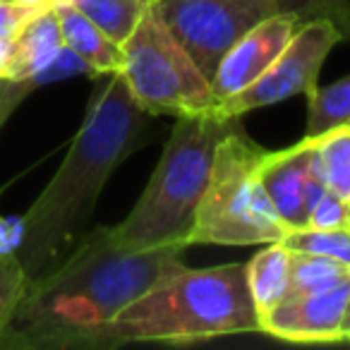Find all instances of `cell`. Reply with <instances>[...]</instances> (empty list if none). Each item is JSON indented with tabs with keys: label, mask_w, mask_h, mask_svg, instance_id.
Returning a JSON list of instances; mask_svg holds the SVG:
<instances>
[{
	"label": "cell",
	"mask_w": 350,
	"mask_h": 350,
	"mask_svg": "<svg viewBox=\"0 0 350 350\" xmlns=\"http://www.w3.org/2000/svg\"><path fill=\"white\" fill-rule=\"evenodd\" d=\"M187 247L120 250L108 226L92 228L41 276L31 278L0 348L82 350L92 331L146 293Z\"/></svg>",
	"instance_id": "obj_1"
},
{
	"label": "cell",
	"mask_w": 350,
	"mask_h": 350,
	"mask_svg": "<svg viewBox=\"0 0 350 350\" xmlns=\"http://www.w3.org/2000/svg\"><path fill=\"white\" fill-rule=\"evenodd\" d=\"M103 77L63 163L20 221L15 254L29 281L53 269L77 245L108 178L146 139L154 116L135 101L120 72Z\"/></svg>",
	"instance_id": "obj_2"
},
{
	"label": "cell",
	"mask_w": 350,
	"mask_h": 350,
	"mask_svg": "<svg viewBox=\"0 0 350 350\" xmlns=\"http://www.w3.org/2000/svg\"><path fill=\"white\" fill-rule=\"evenodd\" d=\"M262 334L245 264L170 267L146 293L87 336L82 350L127 343H197L219 336Z\"/></svg>",
	"instance_id": "obj_3"
},
{
	"label": "cell",
	"mask_w": 350,
	"mask_h": 350,
	"mask_svg": "<svg viewBox=\"0 0 350 350\" xmlns=\"http://www.w3.org/2000/svg\"><path fill=\"white\" fill-rule=\"evenodd\" d=\"M240 122L216 108L178 116L161 159L132 211L111 228L120 250L144 252L159 247H190V233L204 197L219 142Z\"/></svg>",
	"instance_id": "obj_4"
},
{
	"label": "cell",
	"mask_w": 350,
	"mask_h": 350,
	"mask_svg": "<svg viewBox=\"0 0 350 350\" xmlns=\"http://www.w3.org/2000/svg\"><path fill=\"white\" fill-rule=\"evenodd\" d=\"M264 151L240 122L219 142L190 245H267L288 233L259 185Z\"/></svg>",
	"instance_id": "obj_5"
},
{
	"label": "cell",
	"mask_w": 350,
	"mask_h": 350,
	"mask_svg": "<svg viewBox=\"0 0 350 350\" xmlns=\"http://www.w3.org/2000/svg\"><path fill=\"white\" fill-rule=\"evenodd\" d=\"M120 75L135 101L154 118L192 116L216 108L211 82L170 34L154 5L122 44Z\"/></svg>",
	"instance_id": "obj_6"
},
{
	"label": "cell",
	"mask_w": 350,
	"mask_h": 350,
	"mask_svg": "<svg viewBox=\"0 0 350 350\" xmlns=\"http://www.w3.org/2000/svg\"><path fill=\"white\" fill-rule=\"evenodd\" d=\"M154 10L209 82L240 36L283 12L276 0H154Z\"/></svg>",
	"instance_id": "obj_7"
},
{
	"label": "cell",
	"mask_w": 350,
	"mask_h": 350,
	"mask_svg": "<svg viewBox=\"0 0 350 350\" xmlns=\"http://www.w3.org/2000/svg\"><path fill=\"white\" fill-rule=\"evenodd\" d=\"M343 34L329 20H307L295 29L286 49L257 77L247 89L226 98L216 106V113L224 118H243L245 113L264 106L281 103L297 94H312L319 87V72L324 60L340 44Z\"/></svg>",
	"instance_id": "obj_8"
},
{
	"label": "cell",
	"mask_w": 350,
	"mask_h": 350,
	"mask_svg": "<svg viewBox=\"0 0 350 350\" xmlns=\"http://www.w3.org/2000/svg\"><path fill=\"white\" fill-rule=\"evenodd\" d=\"M350 281L324 291L288 295L283 302L259 314L262 334L293 343H336L340 340Z\"/></svg>",
	"instance_id": "obj_9"
},
{
	"label": "cell",
	"mask_w": 350,
	"mask_h": 350,
	"mask_svg": "<svg viewBox=\"0 0 350 350\" xmlns=\"http://www.w3.org/2000/svg\"><path fill=\"white\" fill-rule=\"evenodd\" d=\"M302 22L305 20H300L295 12H278L240 36L228 49V53L221 58L211 77L216 106L247 89L257 77H262L269 65L281 55V51L286 49V44Z\"/></svg>",
	"instance_id": "obj_10"
},
{
	"label": "cell",
	"mask_w": 350,
	"mask_h": 350,
	"mask_svg": "<svg viewBox=\"0 0 350 350\" xmlns=\"http://www.w3.org/2000/svg\"><path fill=\"white\" fill-rule=\"evenodd\" d=\"M317 168L314 139L302 137L281 151H264L257 178L286 230L307 226V187Z\"/></svg>",
	"instance_id": "obj_11"
},
{
	"label": "cell",
	"mask_w": 350,
	"mask_h": 350,
	"mask_svg": "<svg viewBox=\"0 0 350 350\" xmlns=\"http://www.w3.org/2000/svg\"><path fill=\"white\" fill-rule=\"evenodd\" d=\"M53 10H55V17H58L63 44L89 65L94 77L120 72V68H122L120 44H116L111 36L103 34L82 10H77V8L70 3V0H55Z\"/></svg>",
	"instance_id": "obj_12"
},
{
	"label": "cell",
	"mask_w": 350,
	"mask_h": 350,
	"mask_svg": "<svg viewBox=\"0 0 350 350\" xmlns=\"http://www.w3.org/2000/svg\"><path fill=\"white\" fill-rule=\"evenodd\" d=\"M245 273L257 314H264L291 293V252L281 243H267L245 264Z\"/></svg>",
	"instance_id": "obj_13"
},
{
	"label": "cell",
	"mask_w": 350,
	"mask_h": 350,
	"mask_svg": "<svg viewBox=\"0 0 350 350\" xmlns=\"http://www.w3.org/2000/svg\"><path fill=\"white\" fill-rule=\"evenodd\" d=\"M70 3L120 46L130 39L142 17L154 5V0H70Z\"/></svg>",
	"instance_id": "obj_14"
},
{
	"label": "cell",
	"mask_w": 350,
	"mask_h": 350,
	"mask_svg": "<svg viewBox=\"0 0 350 350\" xmlns=\"http://www.w3.org/2000/svg\"><path fill=\"white\" fill-rule=\"evenodd\" d=\"M312 139L326 187L350 200V125L331 127Z\"/></svg>",
	"instance_id": "obj_15"
},
{
	"label": "cell",
	"mask_w": 350,
	"mask_h": 350,
	"mask_svg": "<svg viewBox=\"0 0 350 350\" xmlns=\"http://www.w3.org/2000/svg\"><path fill=\"white\" fill-rule=\"evenodd\" d=\"M338 125H350V75L307 94L305 137H317Z\"/></svg>",
	"instance_id": "obj_16"
},
{
	"label": "cell",
	"mask_w": 350,
	"mask_h": 350,
	"mask_svg": "<svg viewBox=\"0 0 350 350\" xmlns=\"http://www.w3.org/2000/svg\"><path fill=\"white\" fill-rule=\"evenodd\" d=\"M343 281H350V264L321 257V254L291 252V293L288 295L324 291Z\"/></svg>",
	"instance_id": "obj_17"
},
{
	"label": "cell",
	"mask_w": 350,
	"mask_h": 350,
	"mask_svg": "<svg viewBox=\"0 0 350 350\" xmlns=\"http://www.w3.org/2000/svg\"><path fill=\"white\" fill-rule=\"evenodd\" d=\"M278 243L291 252H310L321 257L338 259L350 264V230H329V228H295L288 230Z\"/></svg>",
	"instance_id": "obj_18"
},
{
	"label": "cell",
	"mask_w": 350,
	"mask_h": 350,
	"mask_svg": "<svg viewBox=\"0 0 350 350\" xmlns=\"http://www.w3.org/2000/svg\"><path fill=\"white\" fill-rule=\"evenodd\" d=\"M27 286L29 276L22 269L15 250H0V334L10 326Z\"/></svg>",
	"instance_id": "obj_19"
},
{
	"label": "cell",
	"mask_w": 350,
	"mask_h": 350,
	"mask_svg": "<svg viewBox=\"0 0 350 350\" xmlns=\"http://www.w3.org/2000/svg\"><path fill=\"white\" fill-rule=\"evenodd\" d=\"M283 12H295L300 20H329L350 41V0H276Z\"/></svg>",
	"instance_id": "obj_20"
},
{
	"label": "cell",
	"mask_w": 350,
	"mask_h": 350,
	"mask_svg": "<svg viewBox=\"0 0 350 350\" xmlns=\"http://www.w3.org/2000/svg\"><path fill=\"white\" fill-rule=\"evenodd\" d=\"M307 226L329 230H350V200L334 190H326L312 206Z\"/></svg>",
	"instance_id": "obj_21"
},
{
	"label": "cell",
	"mask_w": 350,
	"mask_h": 350,
	"mask_svg": "<svg viewBox=\"0 0 350 350\" xmlns=\"http://www.w3.org/2000/svg\"><path fill=\"white\" fill-rule=\"evenodd\" d=\"M44 8L20 5L12 0H0V44H10L17 36V31Z\"/></svg>",
	"instance_id": "obj_22"
},
{
	"label": "cell",
	"mask_w": 350,
	"mask_h": 350,
	"mask_svg": "<svg viewBox=\"0 0 350 350\" xmlns=\"http://www.w3.org/2000/svg\"><path fill=\"white\" fill-rule=\"evenodd\" d=\"M12 3H20V5H31V8H51L55 0H12Z\"/></svg>",
	"instance_id": "obj_23"
},
{
	"label": "cell",
	"mask_w": 350,
	"mask_h": 350,
	"mask_svg": "<svg viewBox=\"0 0 350 350\" xmlns=\"http://www.w3.org/2000/svg\"><path fill=\"white\" fill-rule=\"evenodd\" d=\"M340 340H348L350 343V300H348V310H345L343 329H340Z\"/></svg>",
	"instance_id": "obj_24"
},
{
	"label": "cell",
	"mask_w": 350,
	"mask_h": 350,
	"mask_svg": "<svg viewBox=\"0 0 350 350\" xmlns=\"http://www.w3.org/2000/svg\"><path fill=\"white\" fill-rule=\"evenodd\" d=\"M8 49H10V44H0V79H3V68H5Z\"/></svg>",
	"instance_id": "obj_25"
}]
</instances>
